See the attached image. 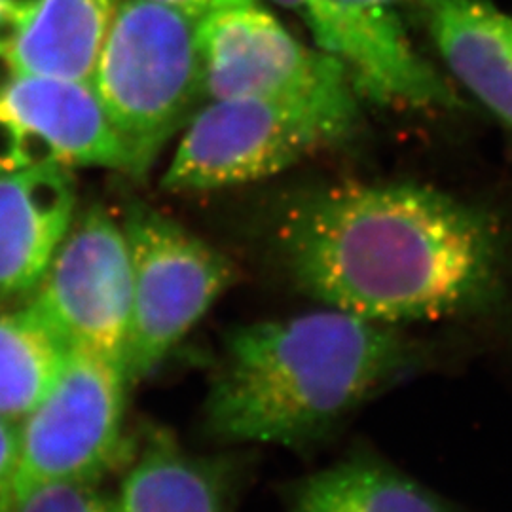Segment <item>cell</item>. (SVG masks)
Segmentation results:
<instances>
[{"instance_id":"obj_3","label":"cell","mask_w":512,"mask_h":512,"mask_svg":"<svg viewBox=\"0 0 512 512\" xmlns=\"http://www.w3.org/2000/svg\"><path fill=\"white\" fill-rule=\"evenodd\" d=\"M92 86L145 177L165 143L202 109L198 19L154 0H122L92 74Z\"/></svg>"},{"instance_id":"obj_1","label":"cell","mask_w":512,"mask_h":512,"mask_svg":"<svg viewBox=\"0 0 512 512\" xmlns=\"http://www.w3.org/2000/svg\"><path fill=\"white\" fill-rule=\"evenodd\" d=\"M294 285L330 310L401 327L482 310L503 279L497 220L418 183H342L306 194L277 226Z\"/></svg>"},{"instance_id":"obj_19","label":"cell","mask_w":512,"mask_h":512,"mask_svg":"<svg viewBox=\"0 0 512 512\" xmlns=\"http://www.w3.org/2000/svg\"><path fill=\"white\" fill-rule=\"evenodd\" d=\"M42 0H0V50L10 52L16 46Z\"/></svg>"},{"instance_id":"obj_15","label":"cell","mask_w":512,"mask_h":512,"mask_svg":"<svg viewBox=\"0 0 512 512\" xmlns=\"http://www.w3.org/2000/svg\"><path fill=\"white\" fill-rule=\"evenodd\" d=\"M122 0H42L12 48L18 73L92 82L95 61Z\"/></svg>"},{"instance_id":"obj_6","label":"cell","mask_w":512,"mask_h":512,"mask_svg":"<svg viewBox=\"0 0 512 512\" xmlns=\"http://www.w3.org/2000/svg\"><path fill=\"white\" fill-rule=\"evenodd\" d=\"M129 387L118 363L71 348L54 389L19 423L18 499L50 482H99L122 461Z\"/></svg>"},{"instance_id":"obj_18","label":"cell","mask_w":512,"mask_h":512,"mask_svg":"<svg viewBox=\"0 0 512 512\" xmlns=\"http://www.w3.org/2000/svg\"><path fill=\"white\" fill-rule=\"evenodd\" d=\"M19 423L0 418V512H12L18 501Z\"/></svg>"},{"instance_id":"obj_16","label":"cell","mask_w":512,"mask_h":512,"mask_svg":"<svg viewBox=\"0 0 512 512\" xmlns=\"http://www.w3.org/2000/svg\"><path fill=\"white\" fill-rule=\"evenodd\" d=\"M71 346L27 300L0 313V418L21 423L54 389Z\"/></svg>"},{"instance_id":"obj_22","label":"cell","mask_w":512,"mask_h":512,"mask_svg":"<svg viewBox=\"0 0 512 512\" xmlns=\"http://www.w3.org/2000/svg\"><path fill=\"white\" fill-rule=\"evenodd\" d=\"M275 4H279L285 10H291L298 18L304 16V8H306V0H272Z\"/></svg>"},{"instance_id":"obj_4","label":"cell","mask_w":512,"mask_h":512,"mask_svg":"<svg viewBox=\"0 0 512 512\" xmlns=\"http://www.w3.org/2000/svg\"><path fill=\"white\" fill-rule=\"evenodd\" d=\"M359 116V109L300 101H209L184 126L162 186L167 192H202L272 177L344 143L355 133Z\"/></svg>"},{"instance_id":"obj_10","label":"cell","mask_w":512,"mask_h":512,"mask_svg":"<svg viewBox=\"0 0 512 512\" xmlns=\"http://www.w3.org/2000/svg\"><path fill=\"white\" fill-rule=\"evenodd\" d=\"M40 164L131 175V158L92 82L18 73L0 97V173Z\"/></svg>"},{"instance_id":"obj_14","label":"cell","mask_w":512,"mask_h":512,"mask_svg":"<svg viewBox=\"0 0 512 512\" xmlns=\"http://www.w3.org/2000/svg\"><path fill=\"white\" fill-rule=\"evenodd\" d=\"M285 495L289 512H448L420 482L368 454L304 476Z\"/></svg>"},{"instance_id":"obj_9","label":"cell","mask_w":512,"mask_h":512,"mask_svg":"<svg viewBox=\"0 0 512 512\" xmlns=\"http://www.w3.org/2000/svg\"><path fill=\"white\" fill-rule=\"evenodd\" d=\"M410 8L416 0H306L302 19L317 48L344 65L361 99L397 109H461L452 82L414 48Z\"/></svg>"},{"instance_id":"obj_21","label":"cell","mask_w":512,"mask_h":512,"mask_svg":"<svg viewBox=\"0 0 512 512\" xmlns=\"http://www.w3.org/2000/svg\"><path fill=\"white\" fill-rule=\"evenodd\" d=\"M18 76V69L12 61L10 52L0 50V97L6 92V88L12 84V80Z\"/></svg>"},{"instance_id":"obj_11","label":"cell","mask_w":512,"mask_h":512,"mask_svg":"<svg viewBox=\"0 0 512 512\" xmlns=\"http://www.w3.org/2000/svg\"><path fill=\"white\" fill-rule=\"evenodd\" d=\"M74 217L69 167L40 164L0 173V300L37 289Z\"/></svg>"},{"instance_id":"obj_17","label":"cell","mask_w":512,"mask_h":512,"mask_svg":"<svg viewBox=\"0 0 512 512\" xmlns=\"http://www.w3.org/2000/svg\"><path fill=\"white\" fill-rule=\"evenodd\" d=\"M12 512H120L99 482H50L21 495Z\"/></svg>"},{"instance_id":"obj_2","label":"cell","mask_w":512,"mask_h":512,"mask_svg":"<svg viewBox=\"0 0 512 512\" xmlns=\"http://www.w3.org/2000/svg\"><path fill=\"white\" fill-rule=\"evenodd\" d=\"M416 361L399 327L346 311L266 319L230 330L203 403L224 444L300 448L329 437Z\"/></svg>"},{"instance_id":"obj_8","label":"cell","mask_w":512,"mask_h":512,"mask_svg":"<svg viewBox=\"0 0 512 512\" xmlns=\"http://www.w3.org/2000/svg\"><path fill=\"white\" fill-rule=\"evenodd\" d=\"M29 302L71 348L124 368L133 274L122 222L92 205L59 245Z\"/></svg>"},{"instance_id":"obj_13","label":"cell","mask_w":512,"mask_h":512,"mask_svg":"<svg viewBox=\"0 0 512 512\" xmlns=\"http://www.w3.org/2000/svg\"><path fill=\"white\" fill-rule=\"evenodd\" d=\"M236 461L198 456L173 433L150 427L120 482V512H230Z\"/></svg>"},{"instance_id":"obj_12","label":"cell","mask_w":512,"mask_h":512,"mask_svg":"<svg viewBox=\"0 0 512 512\" xmlns=\"http://www.w3.org/2000/svg\"><path fill=\"white\" fill-rule=\"evenodd\" d=\"M450 76L512 128V14L492 0H416Z\"/></svg>"},{"instance_id":"obj_5","label":"cell","mask_w":512,"mask_h":512,"mask_svg":"<svg viewBox=\"0 0 512 512\" xmlns=\"http://www.w3.org/2000/svg\"><path fill=\"white\" fill-rule=\"evenodd\" d=\"M120 222L133 274L124 374L135 385L156 372L234 285L236 268L219 249L148 203L131 200Z\"/></svg>"},{"instance_id":"obj_20","label":"cell","mask_w":512,"mask_h":512,"mask_svg":"<svg viewBox=\"0 0 512 512\" xmlns=\"http://www.w3.org/2000/svg\"><path fill=\"white\" fill-rule=\"evenodd\" d=\"M165 4L169 8H175L183 14H188L194 19H202L213 12L236 8V6H247V4H258V0H154Z\"/></svg>"},{"instance_id":"obj_7","label":"cell","mask_w":512,"mask_h":512,"mask_svg":"<svg viewBox=\"0 0 512 512\" xmlns=\"http://www.w3.org/2000/svg\"><path fill=\"white\" fill-rule=\"evenodd\" d=\"M205 99L256 97L359 109L344 65L311 50L264 10L247 4L198 19Z\"/></svg>"}]
</instances>
